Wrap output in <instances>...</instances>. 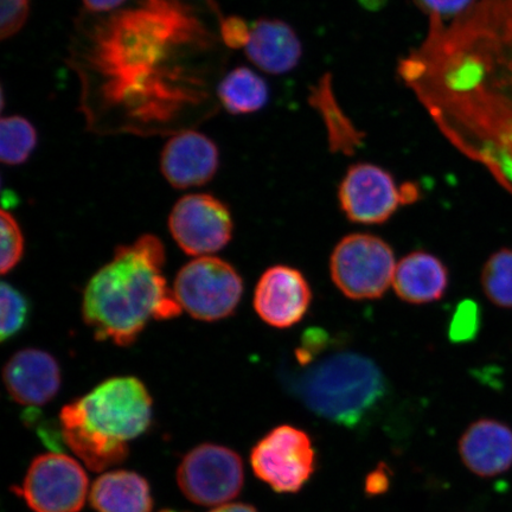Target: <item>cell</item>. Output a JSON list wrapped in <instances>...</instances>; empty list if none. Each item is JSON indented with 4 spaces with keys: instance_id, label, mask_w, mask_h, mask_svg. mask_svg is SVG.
I'll return each mask as SVG.
<instances>
[{
    "instance_id": "cell-1",
    "label": "cell",
    "mask_w": 512,
    "mask_h": 512,
    "mask_svg": "<svg viewBox=\"0 0 512 512\" xmlns=\"http://www.w3.org/2000/svg\"><path fill=\"white\" fill-rule=\"evenodd\" d=\"M428 19L400 79L448 142L512 196V0H477L451 22Z\"/></svg>"
},
{
    "instance_id": "cell-2",
    "label": "cell",
    "mask_w": 512,
    "mask_h": 512,
    "mask_svg": "<svg viewBox=\"0 0 512 512\" xmlns=\"http://www.w3.org/2000/svg\"><path fill=\"white\" fill-rule=\"evenodd\" d=\"M79 67L94 80L96 100L121 114L126 127L152 132L207 99L206 82L188 54L206 51L211 37L177 0H142L87 30Z\"/></svg>"
},
{
    "instance_id": "cell-3",
    "label": "cell",
    "mask_w": 512,
    "mask_h": 512,
    "mask_svg": "<svg viewBox=\"0 0 512 512\" xmlns=\"http://www.w3.org/2000/svg\"><path fill=\"white\" fill-rule=\"evenodd\" d=\"M166 252L156 235L119 246L113 258L89 279L82 317L100 342L130 347L152 319L181 315L174 290L164 277Z\"/></svg>"
},
{
    "instance_id": "cell-4",
    "label": "cell",
    "mask_w": 512,
    "mask_h": 512,
    "mask_svg": "<svg viewBox=\"0 0 512 512\" xmlns=\"http://www.w3.org/2000/svg\"><path fill=\"white\" fill-rule=\"evenodd\" d=\"M152 406L138 377H111L62 408V437L89 470L105 471L123 463L128 443L149 430Z\"/></svg>"
},
{
    "instance_id": "cell-5",
    "label": "cell",
    "mask_w": 512,
    "mask_h": 512,
    "mask_svg": "<svg viewBox=\"0 0 512 512\" xmlns=\"http://www.w3.org/2000/svg\"><path fill=\"white\" fill-rule=\"evenodd\" d=\"M325 351L294 375V396L312 413L334 424L356 428L389 396V382L375 361L360 352Z\"/></svg>"
},
{
    "instance_id": "cell-6",
    "label": "cell",
    "mask_w": 512,
    "mask_h": 512,
    "mask_svg": "<svg viewBox=\"0 0 512 512\" xmlns=\"http://www.w3.org/2000/svg\"><path fill=\"white\" fill-rule=\"evenodd\" d=\"M172 290L190 317L213 323L234 315L243 296V280L226 260L201 256L178 271Z\"/></svg>"
},
{
    "instance_id": "cell-7",
    "label": "cell",
    "mask_w": 512,
    "mask_h": 512,
    "mask_svg": "<svg viewBox=\"0 0 512 512\" xmlns=\"http://www.w3.org/2000/svg\"><path fill=\"white\" fill-rule=\"evenodd\" d=\"M393 248L379 236L355 233L344 236L331 254V279L351 300H374L393 285Z\"/></svg>"
},
{
    "instance_id": "cell-8",
    "label": "cell",
    "mask_w": 512,
    "mask_h": 512,
    "mask_svg": "<svg viewBox=\"0 0 512 512\" xmlns=\"http://www.w3.org/2000/svg\"><path fill=\"white\" fill-rule=\"evenodd\" d=\"M255 476L279 494L302 490L316 469V451L310 435L298 427L273 428L253 448Z\"/></svg>"
},
{
    "instance_id": "cell-9",
    "label": "cell",
    "mask_w": 512,
    "mask_h": 512,
    "mask_svg": "<svg viewBox=\"0 0 512 512\" xmlns=\"http://www.w3.org/2000/svg\"><path fill=\"white\" fill-rule=\"evenodd\" d=\"M179 489L192 503L221 507L238 497L245 482L242 459L228 447L203 444L191 450L177 470Z\"/></svg>"
},
{
    "instance_id": "cell-10",
    "label": "cell",
    "mask_w": 512,
    "mask_h": 512,
    "mask_svg": "<svg viewBox=\"0 0 512 512\" xmlns=\"http://www.w3.org/2000/svg\"><path fill=\"white\" fill-rule=\"evenodd\" d=\"M168 224L178 247L196 258L222 251L233 239L232 213L219 198L209 194L179 198Z\"/></svg>"
},
{
    "instance_id": "cell-11",
    "label": "cell",
    "mask_w": 512,
    "mask_h": 512,
    "mask_svg": "<svg viewBox=\"0 0 512 512\" xmlns=\"http://www.w3.org/2000/svg\"><path fill=\"white\" fill-rule=\"evenodd\" d=\"M88 477L82 466L62 453L32 460L23 496L35 512H79L86 503Z\"/></svg>"
},
{
    "instance_id": "cell-12",
    "label": "cell",
    "mask_w": 512,
    "mask_h": 512,
    "mask_svg": "<svg viewBox=\"0 0 512 512\" xmlns=\"http://www.w3.org/2000/svg\"><path fill=\"white\" fill-rule=\"evenodd\" d=\"M338 202L351 222L383 224L403 206L401 185L381 166L357 163L350 166L339 184Z\"/></svg>"
},
{
    "instance_id": "cell-13",
    "label": "cell",
    "mask_w": 512,
    "mask_h": 512,
    "mask_svg": "<svg viewBox=\"0 0 512 512\" xmlns=\"http://www.w3.org/2000/svg\"><path fill=\"white\" fill-rule=\"evenodd\" d=\"M312 303V290L297 268L275 265L267 268L256 284L253 306L262 322L288 329L302 322Z\"/></svg>"
},
{
    "instance_id": "cell-14",
    "label": "cell",
    "mask_w": 512,
    "mask_h": 512,
    "mask_svg": "<svg viewBox=\"0 0 512 512\" xmlns=\"http://www.w3.org/2000/svg\"><path fill=\"white\" fill-rule=\"evenodd\" d=\"M3 382L6 392L19 405L44 406L60 392V364L47 351L35 348L18 350L5 363Z\"/></svg>"
},
{
    "instance_id": "cell-15",
    "label": "cell",
    "mask_w": 512,
    "mask_h": 512,
    "mask_svg": "<svg viewBox=\"0 0 512 512\" xmlns=\"http://www.w3.org/2000/svg\"><path fill=\"white\" fill-rule=\"evenodd\" d=\"M220 166V153L206 134L183 131L164 146L160 170L175 189L203 187L213 179Z\"/></svg>"
},
{
    "instance_id": "cell-16",
    "label": "cell",
    "mask_w": 512,
    "mask_h": 512,
    "mask_svg": "<svg viewBox=\"0 0 512 512\" xmlns=\"http://www.w3.org/2000/svg\"><path fill=\"white\" fill-rule=\"evenodd\" d=\"M464 465L475 475L490 478L512 466V430L496 419H479L466 428L459 440Z\"/></svg>"
},
{
    "instance_id": "cell-17",
    "label": "cell",
    "mask_w": 512,
    "mask_h": 512,
    "mask_svg": "<svg viewBox=\"0 0 512 512\" xmlns=\"http://www.w3.org/2000/svg\"><path fill=\"white\" fill-rule=\"evenodd\" d=\"M246 55L262 72L283 75L298 67L303 57V44L290 24L280 19L261 18L252 25Z\"/></svg>"
},
{
    "instance_id": "cell-18",
    "label": "cell",
    "mask_w": 512,
    "mask_h": 512,
    "mask_svg": "<svg viewBox=\"0 0 512 512\" xmlns=\"http://www.w3.org/2000/svg\"><path fill=\"white\" fill-rule=\"evenodd\" d=\"M450 285V273L438 256L415 251L396 265L393 287L402 302L425 305L438 302Z\"/></svg>"
},
{
    "instance_id": "cell-19",
    "label": "cell",
    "mask_w": 512,
    "mask_h": 512,
    "mask_svg": "<svg viewBox=\"0 0 512 512\" xmlns=\"http://www.w3.org/2000/svg\"><path fill=\"white\" fill-rule=\"evenodd\" d=\"M89 501L98 512H151L150 486L138 473L114 471L95 480Z\"/></svg>"
},
{
    "instance_id": "cell-20",
    "label": "cell",
    "mask_w": 512,
    "mask_h": 512,
    "mask_svg": "<svg viewBox=\"0 0 512 512\" xmlns=\"http://www.w3.org/2000/svg\"><path fill=\"white\" fill-rule=\"evenodd\" d=\"M310 104L319 113L328 132L330 149L335 153L351 156L363 143V134L347 114L336 98L332 76L324 75L312 88Z\"/></svg>"
},
{
    "instance_id": "cell-21",
    "label": "cell",
    "mask_w": 512,
    "mask_h": 512,
    "mask_svg": "<svg viewBox=\"0 0 512 512\" xmlns=\"http://www.w3.org/2000/svg\"><path fill=\"white\" fill-rule=\"evenodd\" d=\"M224 110L234 115L259 112L270 99L267 82L254 70L238 67L229 72L217 87Z\"/></svg>"
},
{
    "instance_id": "cell-22",
    "label": "cell",
    "mask_w": 512,
    "mask_h": 512,
    "mask_svg": "<svg viewBox=\"0 0 512 512\" xmlns=\"http://www.w3.org/2000/svg\"><path fill=\"white\" fill-rule=\"evenodd\" d=\"M37 132L29 120L12 115L0 121V160L3 164L22 165L36 149Z\"/></svg>"
},
{
    "instance_id": "cell-23",
    "label": "cell",
    "mask_w": 512,
    "mask_h": 512,
    "mask_svg": "<svg viewBox=\"0 0 512 512\" xmlns=\"http://www.w3.org/2000/svg\"><path fill=\"white\" fill-rule=\"evenodd\" d=\"M486 298L502 309H512V248H501L486 260L482 271Z\"/></svg>"
},
{
    "instance_id": "cell-24",
    "label": "cell",
    "mask_w": 512,
    "mask_h": 512,
    "mask_svg": "<svg viewBox=\"0 0 512 512\" xmlns=\"http://www.w3.org/2000/svg\"><path fill=\"white\" fill-rule=\"evenodd\" d=\"M0 290V309H2V328L0 341L3 343L16 337L29 322L30 303L27 297L9 283H2Z\"/></svg>"
},
{
    "instance_id": "cell-25",
    "label": "cell",
    "mask_w": 512,
    "mask_h": 512,
    "mask_svg": "<svg viewBox=\"0 0 512 512\" xmlns=\"http://www.w3.org/2000/svg\"><path fill=\"white\" fill-rule=\"evenodd\" d=\"M0 233H2V260H0V270L2 274H8L14 271L24 256L25 241L21 226H19L15 216L2 210L0 214Z\"/></svg>"
},
{
    "instance_id": "cell-26",
    "label": "cell",
    "mask_w": 512,
    "mask_h": 512,
    "mask_svg": "<svg viewBox=\"0 0 512 512\" xmlns=\"http://www.w3.org/2000/svg\"><path fill=\"white\" fill-rule=\"evenodd\" d=\"M482 310L475 300L465 299L460 302L448 328V337L452 343L463 344L475 341L482 329Z\"/></svg>"
},
{
    "instance_id": "cell-27",
    "label": "cell",
    "mask_w": 512,
    "mask_h": 512,
    "mask_svg": "<svg viewBox=\"0 0 512 512\" xmlns=\"http://www.w3.org/2000/svg\"><path fill=\"white\" fill-rule=\"evenodd\" d=\"M30 0H2L0 5V38L8 40L21 31L28 21Z\"/></svg>"
},
{
    "instance_id": "cell-28",
    "label": "cell",
    "mask_w": 512,
    "mask_h": 512,
    "mask_svg": "<svg viewBox=\"0 0 512 512\" xmlns=\"http://www.w3.org/2000/svg\"><path fill=\"white\" fill-rule=\"evenodd\" d=\"M477 0H413L416 8L428 18L437 17L451 22L469 11Z\"/></svg>"
},
{
    "instance_id": "cell-29",
    "label": "cell",
    "mask_w": 512,
    "mask_h": 512,
    "mask_svg": "<svg viewBox=\"0 0 512 512\" xmlns=\"http://www.w3.org/2000/svg\"><path fill=\"white\" fill-rule=\"evenodd\" d=\"M252 27L240 16H229L221 22L220 35L224 46L230 49L247 47L251 40Z\"/></svg>"
},
{
    "instance_id": "cell-30",
    "label": "cell",
    "mask_w": 512,
    "mask_h": 512,
    "mask_svg": "<svg viewBox=\"0 0 512 512\" xmlns=\"http://www.w3.org/2000/svg\"><path fill=\"white\" fill-rule=\"evenodd\" d=\"M126 0H82L83 5L91 12H108L119 8Z\"/></svg>"
},
{
    "instance_id": "cell-31",
    "label": "cell",
    "mask_w": 512,
    "mask_h": 512,
    "mask_svg": "<svg viewBox=\"0 0 512 512\" xmlns=\"http://www.w3.org/2000/svg\"><path fill=\"white\" fill-rule=\"evenodd\" d=\"M210 512H258L252 505L243 503H228L217 507Z\"/></svg>"
},
{
    "instance_id": "cell-32",
    "label": "cell",
    "mask_w": 512,
    "mask_h": 512,
    "mask_svg": "<svg viewBox=\"0 0 512 512\" xmlns=\"http://www.w3.org/2000/svg\"><path fill=\"white\" fill-rule=\"evenodd\" d=\"M363 9L375 12L381 11L387 5L388 0H358Z\"/></svg>"
},
{
    "instance_id": "cell-33",
    "label": "cell",
    "mask_w": 512,
    "mask_h": 512,
    "mask_svg": "<svg viewBox=\"0 0 512 512\" xmlns=\"http://www.w3.org/2000/svg\"><path fill=\"white\" fill-rule=\"evenodd\" d=\"M160 512H176V511L164 510V511H160Z\"/></svg>"
}]
</instances>
